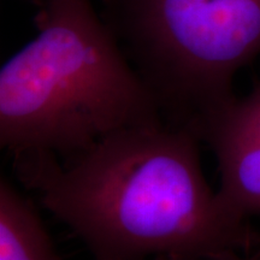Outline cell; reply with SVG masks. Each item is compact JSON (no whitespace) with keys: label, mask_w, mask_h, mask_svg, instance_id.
Here are the masks:
<instances>
[{"label":"cell","mask_w":260,"mask_h":260,"mask_svg":"<svg viewBox=\"0 0 260 260\" xmlns=\"http://www.w3.org/2000/svg\"><path fill=\"white\" fill-rule=\"evenodd\" d=\"M200 144L190 125L133 126L63 164L52 154L21 155L14 169L95 260L249 255L260 235L209 186Z\"/></svg>","instance_id":"1"},{"label":"cell","mask_w":260,"mask_h":260,"mask_svg":"<svg viewBox=\"0 0 260 260\" xmlns=\"http://www.w3.org/2000/svg\"><path fill=\"white\" fill-rule=\"evenodd\" d=\"M39 34L0 69V146L64 160L118 130L164 123L89 0H41Z\"/></svg>","instance_id":"2"},{"label":"cell","mask_w":260,"mask_h":260,"mask_svg":"<svg viewBox=\"0 0 260 260\" xmlns=\"http://www.w3.org/2000/svg\"><path fill=\"white\" fill-rule=\"evenodd\" d=\"M141 75L169 123L189 125L232 99L260 53V0H113Z\"/></svg>","instance_id":"3"},{"label":"cell","mask_w":260,"mask_h":260,"mask_svg":"<svg viewBox=\"0 0 260 260\" xmlns=\"http://www.w3.org/2000/svg\"><path fill=\"white\" fill-rule=\"evenodd\" d=\"M189 125L216 155L224 205L240 218L260 216V83Z\"/></svg>","instance_id":"4"},{"label":"cell","mask_w":260,"mask_h":260,"mask_svg":"<svg viewBox=\"0 0 260 260\" xmlns=\"http://www.w3.org/2000/svg\"><path fill=\"white\" fill-rule=\"evenodd\" d=\"M0 260H61L40 213L5 177L0 180Z\"/></svg>","instance_id":"5"},{"label":"cell","mask_w":260,"mask_h":260,"mask_svg":"<svg viewBox=\"0 0 260 260\" xmlns=\"http://www.w3.org/2000/svg\"><path fill=\"white\" fill-rule=\"evenodd\" d=\"M213 260H252L251 256H248L247 254H243V253L240 252H226L223 253L214 258Z\"/></svg>","instance_id":"6"},{"label":"cell","mask_w":260,"mask_h":260,"mask_svg":"<svg viewBox=\"0 0 260 260\" xmlns=\"http://www.w3.org/2000/svg\"><path fill=\"white\" fill-rule=\"evenodd\" d=\"M249 256H251L252 260H260V247L256 249L254 253H253L252 255H249Z\"/></svg>","instance_id":"7"},{"label":"cell","mask_w":260,"mask_h":260,"mask_svg":"<svg viewBox=\"0 0 260 260\" xmlns=\"http://www.w3.org/2000/svg\"><path fill=\"white\" fill-rule=\"evenodd\" d=\"M145 260H169L168 258H165V256H154V258H151V259H145Z\"/></svg>","instance_id":"8"}]
</instances>
